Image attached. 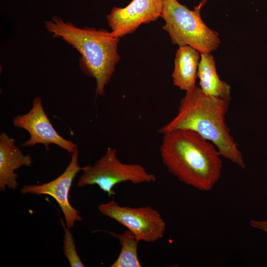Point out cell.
Here are the masks:
<instances>
[{
	"label": "cell",
	"mask_w": 267,
	"mask_h": 267,
	"mask_svg": "<svg viewBox=\"0 0 267 267\" xmlns=\"http://www.w3.org/2000/svg\"><path fill=\"white\" fill-rule=\"evenodd\" d=\"M71 160L63 173L54 179L42 184L24 185L20 192L23 194L48 195L52 197L60 206L65 218L67 226L70 229L76 222H81L83 219L80 212L70 204L69 195L73 179L82 171L78 164V148L72 153Z\"/></svg>",
	"instance_id": "8"
},
{
	"label": "cell",
	"mask_w": 267,
	"mask_h": 267,
	"mask_svg": "<svg viewBox=\"0 0 267 267\" xmlns=\"http://www.w3.org/2000/svg\"><path fill=\"white\" fill-rule=\"evenodd\" d=\"M207 0H202L193 10L178 0H164L161 17L165 22L163 29L172 43L179 46H190L200 53H211L220 44L218 33L203 21L201 10Z\"/></svg>",
	"instance_id": "4"
},
{
	"label": "cell",
	"mask_w": 267,
	"mask_h": 267,
	"mask_svg": "<svg viewBox=\"0 0 267 267\" xmlns=\"http://www.w3.org/2000/svg\"><path fill=\"white\" fill-rule=\"evenodd\" d=\"M98 208L102 215L127 227L140 241L153 243L164 235L166 222L160 213L151 207L123 206L112 199Z\"/></svg>",
	"instance_id": "6"
},
{
	"label": "cell",
	"mask_w": 267,
	"mask_h": 267,
	"mask_svg": "<svg viewBox=\"0 0 267 267\" xmlns=\"http://www.w3.org/2000/svg\"><path fill=\"white\" fill-rule=\"evenodd\" d=\"M162 135L159 152L168 171L196 189L211 190L220 179L222 168L216 146L189 130L176 129Z\"/></svg>",
	"instance_id": "1"
},
{
	"label": "cell",
	"mask_w": 267,
	"mask_h": 267,
	"mask_svg": "<svg viewBox=\"0 0 267 267\" xmlns=\"http://www.w3.org/2000/svg\"><path fill=\"white\" fill-rule=\"evenodd\" d=\"M119 240L121 250L116 261L110 267H141L138 259L137 246L140 241L130 231L122 233L104 230Z\"/></svg>",
	"instance_id": "13"
},
{
	"label": "cell",
	"mask_w": 267,
	"mask_h": 267,
	"mask_svg": "<svg viewBox=\"0 0 267 267\" xmlns=\"http://www.w3.org/2000/svg\"><path fill=\"white\" fill-rule=\"evenodd\" d=\"M231 99V97L207 95L195 86L185 91L176 116L159 129L158 132L163 134L176 129L194 131L211 142L222 157L244 169L245 163L242 153L225 121Z\"/></svg>",
	"instance_id": "2"
},
{
	"label": "cell",
	"mask_w": 267,
	"mask_h": 267,
	"mask_svg": "<svg viewBox=\"0 0 267 267\" xmlns=\"http://www.w3.org/2000/svg\"><path fill=\"white\" fill-rule=\"evenodd\" d=\"M61 223L64 231L63 238V250L64 253L69 261L71 267H84L85 265L83 263L79 256L78 255L75 241L73 235L62 219Z\"/></svg>",
	"instance_id": "14"
},
{
	"label": "cell",
	"mask_w": 267,
	"mask_h": 267,
	"mask_svg": "<svg viewBox=\"0 0 267 267\" xmlns=\"http://www.w3.org/2000/svg\"><path fill=\"white\" fill-rule=\"evenodd\" d=\"M197 78L199 79V88L205 94L216 97H231L230 86L220 79L211 53L200 54Z\"/></svg>",
	"instance_id": "12"
},
{
	"label": "cell",
	"mask_w": 267,
	"mask_h": 267,
	"mask_svg": "<svg viewBox=\"0 0 267 267\" xmlns=\"http://www.w3.org/2000/svg\"><path fill=\"white\" fill-rule=\"evenodd\" d=\"M250 225L267 234V218L265 220H252L250 221Z\"/></svg>",
	"instance_id": "15"
},
{
	"label": "cell",
	"mask_w": 267,
	"mask_h": 267,
	"mask_svg": "<svg viewBox=\"0 0 267 267\" xmlns=\"http://www.w3.org/2000/svg\"><path fill=\"white\" fill-rule=\"evenodd\" d=\"M117 153L116 149L108 147L95 163L82 167L83 174L77 186L82 188L97 185L111 197L115 194L113 188L120 183L131 182L136 184L156 181L155 175L148 173L142 165L124 163L119 159Z\"/></svg>",
	"instance_id": "5"
},
{
	"label": "cell",
	"mask_w": 267,
	"mask_h": 267,
	"mask_svg": "<svg viewBox=\"0 0 267 267\" xmlns=\"http://www.w3.org/2000/svg\"></svg>",
	"instance_id": "16"
},
{
	"label": "cell",
	"mask_w": 267,
	"mask_h": 267,
	"mask_svg": "<svg viewBox=\"0 0 267 267\" xmlns=\"http://www.w3.org/2000/svg\"><path fill=\"white\" fill-rule=\"evenodd\" d=\"M200 54L189 45L179 46L177 50L172 76L174 85L181 90L186 91L196 86Z\"/></svg>",
	"instance_id": "11"
},
{
	"label": "cell",
	"mask_w": 267,
	"mask_h": 267,
	"mask_svg": "<svg viewBox=\"0 0 267 267\" xmlns=\"http://www.w3.org/2000/svg\"><path fill=\"white\" fill-rule=\"evenodd\" d=\"M32 163L30 155H25L15 144V140L6 133L0 134V191L6 188L15 190L19 186L18 175L15 170Z\"/></svg>",
	"instance_id": "10"
},
{
	"label": "cell",
	"mask_w": 267,
	"mask_h": 267,
	"mask_svg": "<svg viewBox=\"0 0 267 267\" xmlns=\"http://www.w3.org/2000/svg\"><path fill=\"white\" fill-rule=\"evenodd\" d=\"M45 26L53 37L62 38L80 52L81 70L95 79L96 94L103 95L120 59V38L105 29L80 28L57 16L45 21Z\"/></svg>",
	"instance_id": "3"
},
{
	"label": "cell",
	"mask_w": 267,
	"mask_h": 267,
	"mask_svg": "<svg viewBox=\"0 0 267 267\" xmlns=\"http://www.w3.org/2000/svg\"><path fill=\"white\" fill-rule=\"evenodd\" d=\"M164 0H133L125 7H114L107 15L112 34L121 38L134 32L142 24L161 17Z\"/></svg>",
	"instance_id": "9"
},
{
	"label": "cell",
	"mask_w": 267,
	"mask_h": 267,
	"mask_svg": "<svg viewBox=\"0 0 267 267\" xmlns=\"http://www.w3.org/2000/svg\"><path fill=\"white\" fill-rule=\"evenodd\" d=\"M13 124L26 130L30 135L29 139L22 143V146L42 144L48 150L49 145L54 144L70 154L78 148L76 143L64 138L54 129L44 112L42 99L40 96L34 98L32 108L28 113L14 118Z\"/></svg>",
	"instance_id": "7"
}]
</instances>
